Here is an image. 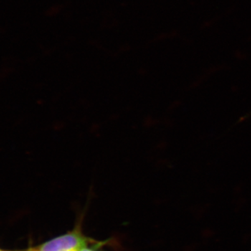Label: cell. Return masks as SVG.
<instances>
[{"label":"cell","instance_id":"obj_2","mask_svg":"<svg viewBox=\"0 0 251 251\" xmlns=\"http://www.w3.org/2000/svg\"><path fill=\"white\" fill-rule=\"evenodd\" d=\"M81 251H94L92 250H91V249H87V248H85V249H82Z\"/></svg>","mask_w":251,"mask_h":251},{"label":"cell","instance_id":"obj_1","mask_svg":"<svg viewBox=\"0 0 251 251\" xmlns=\"http://www.w3.org/2000/svg\"><path fill=\"white\" fill-rule=\"evenodd\" d=\"M87 239L77 231L52 239L37 251H81L87 247Z\"/></svg>","mask_w":251,"mask_h":251},{"label":"cell","instance_id":"obj_3","mask_svg":"<svg viewBox=\"0 0 251 251\" xmlns=\"http://www.w3.org/2000/svg\"></svg>","mask_w":251,"mask_h":251},{"label":"cell","instance_id":"obj_4","mask_svg":"<svg viewBox=\"0 0 251 251\" xmlns=\"http://www.w3.org/2000/svg\"><path fill=\"white\" fill-rule=\"evenodd\" d=\"M0 251H3L0 250Z\"/></svg>","mask_w":251,"mask_h":251}]
</instances>
